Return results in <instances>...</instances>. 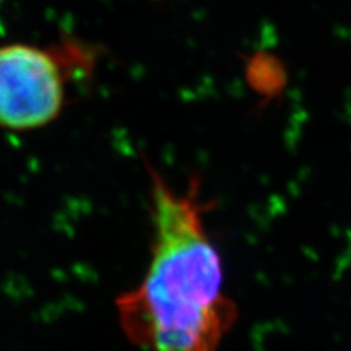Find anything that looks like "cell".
Listing matches in <instances>:
<instances>
[{
    "mask_svg": "<svg viewBox=\"0 0 351 351\" xmlns=\"http://www.w3.org/2000/svg\"><path fill=\"white\" fill-rule=\"evenodd\" d=\"M63 100L64 81L56 58L25 44L0 47V128L46 126L60 113Z\"/></svg>",
    "mask_w": 351,
    "mask_h": 351,
    "instance_id": "2",
    "label": "cell"
},
{
    "mask_svg": "<svg viewBox=\"0 0 351 351\" xmlns=\"http://www.w3.org/2000/svg\"><path fill=\"white\" fill-rule=\"evenodd\" d=\"M151 256L144 278L116 302L128 339L147 351H217L236 306L223 293V263L205 228L201 186L174 191L148 167Z\"/></svg>",
    "mask_w": 351,
    "mask_h": 351,
    "instance_id": "1",
    "label": "cell"
}]
</instances>
